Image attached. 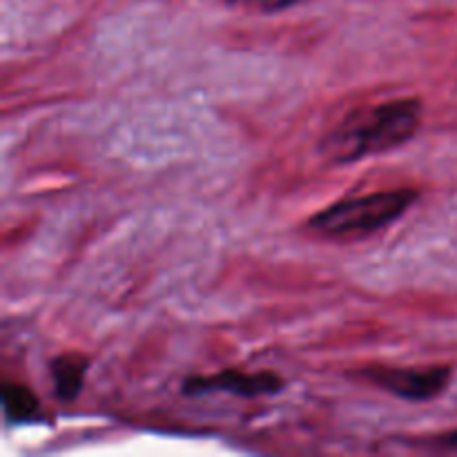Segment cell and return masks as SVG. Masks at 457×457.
<instances>
[{
	"label": "cell",
	"mask_w": 457,
	"mask_h": 457,
	"mask_svg": "<svg viewBox=\"0 0 457 457\" xmlns=\"http://www.w3.org/2000/svg\"><path fill=\"white\" fill-rule=\"evenodd\" d=\"M230 4H248V7L259 9L262 13H277L290 9L293 4H297L299 0H226Z\"/></svg>",
	"instance_id": "obj_7"
},
{
	"label": "cell",
	"mask_w": 457,
	"mask_h": 457,
	"mask_svg": "<svg viewBox=\"0 0 457 457\" xmlns=\"http://www.w3.org/2000/svg\"><path fill=\"white\" fill-rule=\"evenodd\" d=\"M420 192L413 187L379 190L369 195L348 196L335 201L308 219V230L324 237H364L384 230L386 226L404 217L411 205L418 201Z\"/></svg>",
	"instance_id": "obj_2"
},
{
	"label": "cell",
	"mask_w": 457,
	"mask_h": 457,
	"mask_svg": "<svg viewBox=\"0 0 457 457\" xmlns=\"http://www.w3.org/2000/svg\"><path fill=\"white\" fill-rule=\"evenodd\" d=\"M3 411L4 420L12 424L34 422L40 413L38 397L25 384L4 382L3 384Z\"/></svg>",
	"instance_id": "obj_6"
},
{
	"label": "cell",
	"mask_w": 457,
	"mask_h": 457,
	"mask_svg": "<svg viewBox=\"0 0 457 457\" xmlns=\"http://www.w3.org/2000/svg\"><path fill=\"white\" fill-rule=\"evenodd\" d=\"M286 388V382L272 370L244 373V370H221L214 375H195L183 382L186 395H208V393H228L237 397L277 395Z\"/></svg>",
	"instance_id": "obj_4"
},
{
	"label": "cell",
	"mask_w": 457,
	"mask_h": 457,
	"mask_svg": "<svg viewBox=\"0 0 457 457\" xmlns=\"http://www.w3.org/2000/svg\"><path fill=\"white\" fill-rule=\"evenodd\" d=\"M360 378L404 402H431L449 388L453 370L451 366H427V369L370 366L360 370Z\"/></svg>",
	"instance_id": "obj_3"
},
{
	"label": "cell",
	"mask_w": 457,
	"mask_h": 457,
	"mask_svg": "<svg viewBox=\"0 0 457 457\" xmlns=\"http://www.w3.org/2000/svg\"><path fill=\"white\" fill-rule=\"evenodd\" d=\"M87 369V357L80 355V353H62V355L54 357L52 364H49V375H52L54 393H56L58 402L67 404V402H74L79 397Z\"/></svg>",
	"instance_id": "obj_5"
},
{
	"label": "cell",
	"mask_w": 457,
	"mask_h": 457,
	"mask_svg": "<svg viewBox=\"0 0 457 457\" xmlns=\"http://www.w3.org/2000/svg\"><path fill=\"white\" fill-rule=\"evenodd\" d=\"M424 103L418 96L391 98L366 105L339 120L320 141V152L330 163L348 165L369 156L386 154L404 145L422 125Z\"/></svg>",
	"instance_id": "obj_1"
},
{
	"label": "cell",
	"mask_w": 457,
	"mask_h": 457,
	"mask_svg": "<svg viewBox=\"0 0 457 457\" xmlns=\"http://www.w3.org/2000/svg\"><path fill=\"white\" fill-rule=\"evenodd\" d=\"M437 445L445 446V449L457 451V431H451V433H446V436H442L440 440H437Z\"/></svg>",
	"instance_id": "obj_8"
}]
</instances>
